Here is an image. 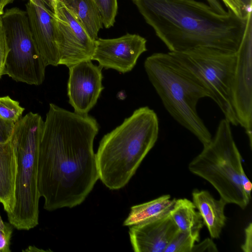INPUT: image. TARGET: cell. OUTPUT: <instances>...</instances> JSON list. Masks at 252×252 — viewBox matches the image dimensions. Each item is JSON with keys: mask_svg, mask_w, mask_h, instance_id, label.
Returning <instances> with one entry per match:
<instances>
[{"mask_svg": "<svg viewBox=\"0 0 252 252\" xmlns=\"http://www.w3.org/2000/svg\"><path fill=\"white\" fill-rule=\"evenodd\" d=\"M96 120L50 103L39 144L37 184L44 208L81 204L99 179L94 141Z\"/></svg>", "mask_w": 252, "mask_h": 252, "instance_id": "cell-1", "label": "cell"}, {"mask_svg": "<svg viewBox=\"0 0 252 252\" xmlns=\"http://www.w3.org/2000/svg\"><path fill=\"white\" fill-rule=\"evenodd\" d=\"M169 52L208 47L236 52L247 16L221 14L196 0H131ZM248 16V15H247Z\"/></svg>", "mask_w": 252, "mask_h": 252, "instance_id": "cell-2", "label": "cell"}, {"mask_svg": "<svg viewBox=\"0 0 252 252\" xmlns=\"http://www.w3.org/2000/svg\"><path fill=\"white\" fill-rule=\"evenodd\" d=\"M158 133L156 113L143 106L104 135L95 154L102 183L112 190L124 187L155 145Z\"/></svg>", "mask_w": 252, "mask_h": 252, "instance_id": "cell-3", "label": "cell"}, {"mask_svg": "<svg viewBox=\"0 0 252 252\" xmlns=\"http://www.w3.org/2000/svg\"><path fill=\"white\" fill-rule=\"evenodd\" d=\"M145 71L170 116L204 146L212 136L197 111L208 91L169 52L155 53L144 63Z\"/></svg>", "mask_w": 252, "mask_h": 252, "instance_id": "cell-4", "label": "cell"}, {"mask_svg": "<svg viewBox=\"0 0 252 252\" xmlns=\"http://www.w3.org/2000/svg\"><path fill=\"white\" fill-rule=\"evenodd\" d=\"M44 126L41 116L30 112L16 122L11 137L17 167L15 206L7 217L18 230H29L38 224V151Z\"/></svg>", "mask_w": 252, "mask_h": 252, "instance_id": "cell-5", "label": "cell"}, {"mask_svg": "<svg viewBox=\"0 0 252 252\" xmlns=\"http://www.w3.org/2000/svg\"><path fill=\"white\" fill-rule=\"evenodd\" d=\"M189 170L208 182L227 204L242 209L250 198L242 186L250 181L242 165V158L234 141L229 122L225 118L219 122L210 141L189 163Z\"/></svg>", "mask_w": 252, "mask_h": 252, "instance_id": "cell-6", "label": "cell"}, {"mask_svg": "<svg viewBox=\"0 0 252 252\" xmlns=\"http://www.w3.org/2000/svg\"><path fill=\"white\" fill-rule=\"evenodd\" d=\"M169 54L209 93L224 118L238 126L231 101V89L236 61V52L198 47Z\"/></svg>", "mask_w": 252, "mask_h": 252, "instance_id": "cell-7", "label": "cell"}, {"mask_svg": "<svg viewBox=\"0 0 252 252\" xmlns=\"http://www.w3.org/2000/svg\"><path fill=\"white\" fill-rule=\"evenodd\" d=\"M1 18L9 48L4 74L17 82L41 85L47 65L34 44L26 11L12 7Z\"/></svg>", "mask_w": 252, "mask_h": 252, "instance_id": "cell-8", "label": "cell"}, {"mask_svg": "<svg viewBox=\"0 0 252 252\" xmlns=\"http://www.w3.org/2000/svg\"><path fill=\"white\" fill-rule=\"evenodd\" d=\"M252 16L248 13L233 75L231 101L238 125L244 129L252 148Z\"/></svg>", "mask_w": 252, "mask_h": 252, "instance_id": "cell-9", "label": "cell"}, {"mask_svg": "<svg viewBox=\"0 0 252 252\" xmlns=\"http://www.w3.org/2000/svg\"><path fill=\"white\" fill-rule=\"evenodd\" d=\"M53 12L57 22L59 65L69 68L91 60L95 41L90 37L74 13L63 0H59Z\"/></svg>", "mask_w": 252, "mask_h": 252, "instance_id": "cell-10", "label": "cell"}, {"mask_svg": "<svg viewBox=\"0 0 252 252\" xmlns=\"http://www.w3.org/2000/svg\"><path fill=\"white\" fill-rule=\"evenodd\" d=\"M146 43L143 37L128 33L116 38H97L91 60L96 61L102 68L126 73L133 68L140 55L147 50Z\"/></svg>", "mask_w": 252, "mask_h": 252, "instance_id": "cell-11", "label": "cell"}, {"mask_svg": "<svg viewBox=\"0 0 252 252\" xmlns=\"http://www.w3.org/2000/svg\"><path fill=\"white\" fill-rule=\"evenodd\" d=\"M69 68L67 83L68 102L74 112L88 115L96 104L104 87L102 67L92 60L81 62Z\"/></svg>", "mask_w": 252, "mask_h": 252, "instance_id": "cell-12", "label": "cell"}, {"mask_svg": "<svg viewBox=\"0 0 252 252\" xmlns=\"http://www.w3.org/2000/svg\"><path fill=\"white\" fill-rule=\"evenodd\" d=\"M34 44L46 65H59L56 17L45 0H28L26 4Z\"/></svg>", "mask_w": 252, "mask_h": 252, "instance_id": "cell-13", "label": "cell"}, {"mask_svg": "<svg viewBox=\"0 0 252 252\" xmlns=\"http://www.w3.org/2000/svg\"><path fill=\"white\" fill-rule=\"evenodd\" d=\"M178 230L169 213L156 219L130 226L129 235L135 252H164Z\"/></svg>", "mask_w": 252, "mask_h": 252, "instance_id": "cell-14", "label": "cell"}, {"mask_svg": "<svg viewBox=\"0 0 252 252\" xmlns=\"http://www.w3.org/2000/svg\"><path fill=\"white\" fill-rule=\"evenodd\" d=\"M17 159L11 139L0 142V203L7 215L14 210L15 202V184Z\"/></svg>", "mask_w": 252, "mask_h": 252, "instance_id": "cell-15", "label": "cell"}, {"mask_svg": "<svg viewBox=\"0 0 252 252\" xmlns=\"http://www.w3.org/2000/svg\"><path fill=\"white\" fill-rule=\"evenodd\" d=\"M192 202L197 209L212 238H220L225 225L224 209L227 203L221 198L215 199L207 190L195 189Z\"/></svg>", "mask_w": 252, "mask_h": 252, "instance_id": "cell-16", "label": "cell"}, {"mask_svg": "<svg viewBox=\"0 0 252 252\" xmlns=\"http://www.w3.org/2000/svg\"><path fill=\"white\" fill-rule=\"evenodd\" d=\"M176 199L169 194L163 195L150 201L131 207L129 213L125 220L124 226H131L141 224L168 214Z\"/></svg>", "mask_w": 252, "mask_h": 252, "instance_id": "cell-17", "label": "cell"}, {"mask_svg": "<svg viewBox=\"0 0 252 252\" xmlns=\"http://www.w3.org/2000/svg\"><path fill=\"white\" fill-rule=\"evenodd\" d=\"M66 6L74 13L90 37L94 40L97 38L103 23L98 9L94 0H63Z\"/></svg>", "mask_w": 252, "mask_h": 252, "instance_id": "cell-18", "label": "cell"}, {"mask_svg": "<svg viewBox=\"0 0 252 252\" xmlns=\"http://www.w3.org/2000/svg\"><path fill=\"white\" fill-rule=\"evenodd\" d=\"M169 214L179 230L200 234L204 222L192 201L187 198L176 199Z\"/></svg>", "mask_w": 252, "mask_h": 252, "instance_id": "cell-19", "label": "cell"}, {"mask_svg": "<svg viewBox=\"0 0 252 252\" xmlns=\"http://www.w3.org/2000/svg\"><path fill=\"white\" fill-rule=\"evenodd\" d=\"M200 234L178 230L170 241L164 252H191Z\"/></svg>", "mask_w": 252, "mask_h": 252, "instance_id": "cell-20", "label": "cell"}, {"mask_svg": "<svg viewBox=\"0 0 252 252\" xmlns=\"http://www.w3.org/2000/svg\"><path fill=\"white\" fill-rule=\"evenodd\" d=\"M25 109L19 102L9 96L0 97V118L16 123L21 118Z\"/></svg>", "mask_w": 252, "mask_h": 252, "instance_id": "cell-21", "label": "cell"}, {"mask_svg": "<svg viewBox=\"0 0 252 252\" xmlns=\"http://www.w3.org/2000/svg\"><path fill=\"white\" fill-rule=\"evenodd\" d=\"M99 11L103 25L106 29L114 26L118 11L117 0H94Z\"/></svg>", "mask_w": 252, "mask_h": 252, "instance_id": "cell-22", "label": "cell"}, {"mask_svg": "<svg viewBox=\"0 0 252 252\" xmlns=\"http://www.w3.org/2000/svg\"><path fill=\"white\" fill-rule=\"evenodd\" d=\"M9 52L5 31L0 15V78L4 74L5 63Z\"/></svg>", "mask_w": 252, "mask_h": 252, "instance_id": "cell-23", "label": "cell"}, {"mask_svg": "<svg viewBox=\"0 0 252 252\" xmlns=\"http://www.w3.org/2000/svg\"><path fill=\"white\" fill-rule=\"evenodd\" d=\"M12 233L10 225L5 223L0 227V252H10V242Z\"/></svg>", "mask_w": 252, "mask_h": 252, "instance_id": "cell-24", "label": "cell"}, {"mask_svg": "<svg viewBox=\"0 0 252 252\" xmlns=\"http://www.w3.org/2000/svg\"><path fill=\"white\" fill-rule=\"evenodd\" d=\"M227 9H230L235 15L242 19H245L248 11L239 0H221Z\"/></svg>", "mask_w": 252, "mask_h": 252, "instance_id": "cell-25", "label": "cell"}, {"mask_svg": "<svg viewBox=\"0 0 252 252\" xmlns=\"http://www.w3.org/2000/svg\"><path fill=\"white\" fill-rule=\"evenodd\" d=\"M15 124L0 118V142H5L10 140Z\"/></svg>", "mask_w": 252, "mask_h": 252, "instance_id": "cell-26", "label": "cell"}, {"mask_svg": "<svg viewBox=\"0 0 252 252\" xmlns=\"http://www.w3.org/2000/svg\"><path fill=\"white\" fill-rule=\"evenodd\" d=\"M217 252L218 250L217 245L212 239L207 238L201 243L194 245L191 252Z\"/></svg>", "mask_w": 252, "mask_h": 252, "instance_id": "cell-27", "label": "cell"}, {"mask_svg": "<svg viewBox=\"0 0 252 252\" xmlns=\"http://www.w3.org/2000/svg\"><path fill=\"white\" fill-rule=\"evenodd\" d=\"M244 252H252V223L250 222L245 229V239L241 246Z\"/></svg>", "mask_w": 252, "mask_h": 252, "instance_id": "cell-28", "label": "cell"}, {"mask_svg": "<svg viewBox=\"0 0 252 252\" xmlns=\"http://www.w3.org/2000/svg\"><path fill=\"white\" fill-rule=\"evenodd\" d=\"M208 4L217 13L224 14L227 12L220 3V0H206Z\"/></svg>", "mask_w": 252, "mask_h": 252, "instance_id": "cell-29", "label": "cell"}, {"mask_svg": "<svg viewBox=\"0 0 252 252\" xmlns=\"http://www.w3.org/2000/svg\"><path fill=\"white\" fill-rule=\"evenodd\" d=\"M245 8L249 11L252 10V0H239Z\"/></svg>", "mask_w": 252, "mask_h": 252, "instance_id": "cell-30", "label": "cell"}, {"mask_svg": "<svg viewBox=\"0 0 252 252\" xmlns=\"http://www.w3.org/2000/svg\"><path fill=\"white\" fill-rule=\"evenodd\" d=\"M15 0H0V9L3 11L4 8L8 4L12 3Z\"/></svg>", "mask_w": 252, "mask_h": 252, "instance_id": "cell-31", "label": "cell"}, {"mask_svg": "<svg viewBox=\"0 0 252 252\" xmlns=\"http://www.w3.org/2000/svg\"><path fill=\"white\" fill-rule=\"evenodd\" d=\"M51 10L53 11L59 0H45Z\"/></svg>", "mask_w": 252, "mask_h": 252, "instance_id": "cell-32", "label": "cell"}, {"mask_svg": "<svg viewBox=\"0 0 252 252\" xmlns=\"http://www.w3.org/2000/svg\"><path fill=\"white\" fill-rule=\"evenodd\" d=\"M5 222L3 221L0 215V227L3 226L5 224Z\"/></svg>", "mask_w": 252, "mask_h": 252, "instance_id": "cell-33", "label": "cell"}, {"mask_svg": "<svg viewBox=\"0 0 252 252\" xmlns=\"http://www.w3.org/2000/svg\"><path fill=\"white\" fill-rule=\"evenodd\" d=\"M4 11H2L0 9V15H1L3 14Z\"/></svg>", "mask_w": 252, "mask_h": 252, "instance_id": "cell-34", "label": "cell"}]
</instances>
